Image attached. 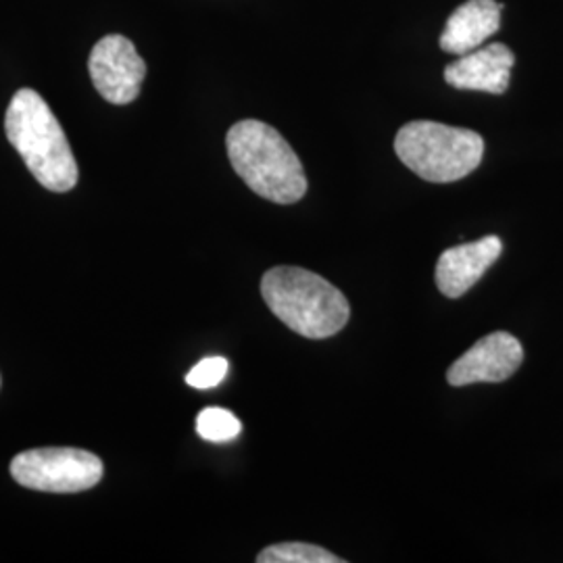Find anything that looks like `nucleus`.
I'll return each mask as SVG.
<instances>
[{
    "instance_id": "obj_2",
    "label": "nucleus",
    "mask_w": 563,
    "mask_h": 563,
    "mask_svg": "<svg viewBox=\"0 0 563 563\" xmlns=\"http://www.w3.org/2000/svg\"><path fill=\"white\" fill-rule=\"evenodd\" d=\"M225 148L234 172L255 195L278 205L305 197L301 159L276 128L260 120L239 121L225 136Z\"/></svg>"
},
{
    "instance_id": "obj_6",
    "label": "nucleus",
    "mask_w": 563,
    "mask_h": 563,
    "mask_svg": "<svg viewBox=\"0 0 563 563\" xmlns=\"http://www.w3.org/2000/svg\"><path fill=\"white\" fill-rule=\"evenodd\" d=\"M88 71L104 101L130 104L141 95L146 63L132 41L121 34H109L90 51Z\"/></svg>"
},
{
    "instance_id": "obj_8",
    "label": "nucleus",
    "mask_w": 563,
    "mask_h": 563,
    "mask_svg": "<svg viewBox=\"0 0 563 563\" xmlns=\"http://www.w3.org/2000/svg\"><path fill=\"white\" fill-rule=\"evenodd\" d=\"M504 253V242L497 236L465 242L446 249L437 263V286L449 299H460L476 282L483 278Z\"/></svg>"
},
{
    "instance_id": "obj_1",
    "label": "nucleus",
    "mask_w": 563,
    "mask_h": 563,
    "mask_svg": "<svg viewBox=\"0 0 563 563\" xmlns=\"http://www.w3.org/2000/svg\"><path fill=\"white\" fill-rule=\"evenodd\" d=\"M4 132L32 176L51 192H69L78 184V162L59 120L41 95L21 88L9 102Z\"/></svg>"
},
{
    "instance_id": "obj_4",
    "label": "nucleus",
    "mask_w": 563,
    "mask_h": 563,
    "mask_svg": "<svg viewBox=\"0 0 563 563\" xmlns=\"http://www.w3.org/2000/svg\"><path fill=\"white\" fill-rule=\"evenodd\" d=\"M395 151L422 180L449 184L470 176L484 155L478 132L439 121H409L395 139Z\"/></svg>"
},
{
    "instance_id": "obj_9",
    "label": "nucleus",
    "mask_w": 563,
    "mask_h": 563,
    "mask_svg": "<svg viewBox=\"0 0 563 563\" xmlns=\"http://www.w3.org/2000/svg\"><path fill=\"white\" fill-rule=\"evenodd\" d=\"M516 55L505 44H488L476 48L444 69V81L457 90H481L488 95H505Z\"/></svg>"
},
{
    "instance_id": "obj_3",
    "label": "nucleus",
    "mask_w": 563,
    "mask_h": 563,
    "mask_svg": "<svg viewBox=\"0 0 563 563\" xmlns=\"http://www.w3.org/2000/svg\"><path fill=\"white\" fill-rule=\"evenodd\" d=\"M262 295L269 311L302 339H330L351 318V307L341 290L302 267L280 265L265 272Z\"/></svg>"
},
{
    "instance_id": "obj_7",
    "label": "nucleus",
    "mask_w": 563,
    "mask_h": 563,
    "mask_svg": "<svg viewBox=\"0 0 563 563\" xmlns=\"http://www.w3.org/2000/svg\"><path fill=\"white\" fill-rule=\"evenodd\" d=\"M523 362L520 341L507 332H493L465 351L446 372L453 386L478 383H505Z\"/></svg>"
},
{
    "instance_id": "obj_12",
    "label": "nucleus",
    "mask_w": 563,
    "mask_h": 563,
    "mask_svg": "<svg viewBox=\"0 0 563 563\" xmlns=\"http://www.w3.org/2000/svg\"><path fill=\"white\" fill-rule=\"evenodd\" d=\"M241 430V420L222 407H207L197 418V432L209 443H228L236 439Z\"/></svg>"
},
{
    "instance_id": "obj_5",
    "label": "nucleus",
    "mask_w": 563,
    "mask_h": 563,
    "mask_svg": "<svg viewBox=\"0 0 563 563\" xmlns=\"http://www.w3.org/2000/svg\"><path fill=\"white\" fill-rule=\"evenodd\" d=\"M99 455L74 446H44L23 451L11 462V476L41 493H81L102 481Z\"/></svg>"
},
{
    "instance_id": "obj_13",
    "label": "nucleus",
    "mask_w": 563,
    "mask_h": 563,
    "mask_svg": "<svg viewBox=\"0 0 563 563\" xmlns=\"http://www.w3.org/2000/svg\"><path fill=\"white\" fill-rule=\"evenodd\" d=\"M230 363L223 360L220 355L216 357H207L202 362L197 363L188 374H186V384L199 390H207V388H216L218 384L223 383L225 374H228Z\"/></svg>"
},
{
    "instance_id": "obj_11",
    "label": "nucleus",
    "mask_w": 563,
    "mask_h": 563,
    "mask_svg": "<svg viewBox=\"0 0 563 563\" xmlns=\"http://www.w3.org/2000/svg\"><path fill=\"white\" fill-rule=\"evenodd\" d=\"M260 563H342L341 558L322 547L307 543L272 544L257 555Z\"/></svg>"
},
{
    "instance_id": "obj_10",
    "label": "nucleus",
    "mask_w": 563,
    "mask_h": 563,
    "mask_svg": "<svg viewBox=\"0 0 563 563\" xmlns=\"http://www.w3.org/2000/svg\"><path fill=\"white\" fill-rule=\"evenodd\" d=\"M504 4L497 0H465L446 20L441 34V51L449 55H467L483 46L501 27Z\"/></svg>"
}]
</instances>
